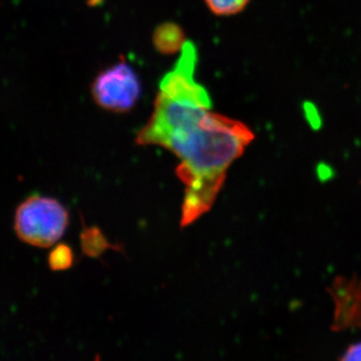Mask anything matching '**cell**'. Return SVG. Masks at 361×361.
I'll return each mask as SVG.
<instances>
[{
	"label": "cell",
	"instance_id": "1",
	"mask_svg": "<svg viewBox=\"0 0 361 361\" xmlns=\"http://www.w3.org/2000/svg\"><path fill=\"white\" fill-rule=\"evenodd\" d=\"M195 73L193 61L180 59L164 75L153 114L135 139L142 146L163 147L180 159L176 173L186 186L182 227L210 210L228 169L255 137L245 123L211 111L210 96Z\"/></svg>",
	"mask_w": 361,
	"mask_h": 361
},
{
	"label": "cell",
	"instance_id": "2",
	"mask_svg": "<svg viewBox=\"0 0 361 361\" xmlns=\"http://www.w3.org/2000/svg\"><path fill=\"white\" fill-rule=\"evenodd\" d=\"M68 214L54 199L33 196L18 207L14 229L21 241L39 248H49L65 234Z\"/></svg>",
	"mask_w": 361,
	"mask_h": 361
},
{
	"label": "cell",
	"instance_id": "3",
	"mask_svg": "<svg viewBox=\"0 0 361 361\" xmlns=\"http://www.w3.org/2000/svg\"><path fill=\"white\" fill-rule=\"evenodd\" d=\"M92 92L96 103L104 110L125 113L139 101L142 85L134 68L122 61L97 75Z\"/></svg>",
	"mask_w": 361,
	"mask_h": 361
},
{
	"label": "cell",
	"instance_id": "4",
	"mask_svg": "<svg viewBox=\"0 0 361 361\" xmlns=\"http://www.w3.org/2000/svg\"><path fill=\"white\" fill-rule=\"evenodd\" d=\"M330 294L336 304L334 329L361 327V279L338 278L332 285Z\"/></svg>",
	"mask_w": 361,
	"mask_h": 361
},
{
	"label": "cell",
	"instance_id": "5",
	"mask_svg": "<svg viewBox=\"0 0 361 361\" xmlns=\"http://www.w3.org/2000/svg\"><path fill=\"white\" fill-rule=\"evenodd\" d=\"M153 42L161 54H173L180 51L186 42L182 28L176 23H167L156 28Z\"/></svg>",
	"mask_w": 361,
	"mask_h": 361
},
{
	"label": "cell",
	"instance_id": "6",
	"mask_svg": "<svg viewBox=\"0 0 361 361\" xmlns=\"http://www.w3.org/2000/svg\"><path fill=\"white\" fill-rule=\"evenodd\" d=\"M251 0H205L207 6L218 16H235L243 11Z\"/></svg>",
	"mask_w": 361,
	"mask_h": 361
},
{
	"label": "cell",
	"instance_id": "7",
	"mask_svg": "<svg viewBox=\"0 0 361 361\" xmlns=\"http://www.w3.org/2000/svg\"><path fill=\"white\" fill-rule=\"evenodd\" d=\"M73 264V252L70 247L61 244L54 248L49 256V266L52 270H66Z\"/></svg>",
	"mask_w": 361,
	"mask_h": 361
},
{
	"label": "cell",
	"instance_id": "8",
	"mask_svg": "<svg viewBox=\"0 0 361 361\" xmlns=\"http://www.w3.org/2000/svg\"><path fill=\"white\" fill-rule=\"evenodd\" d=\"M87 235V239L85 237H82V244H84V250L87 252V254H94V255H97V254L101 253L103 251L104 247H106L104 244H106V240L104 239V237L102 236L101 233L97 232V230H89L87 233H85Z\"/></svg>",
	"mask_w": 361,
	"mask_h": 361
},
{
	"label": "cell",
	"instance_id": "9",
	"mask_svg": "<svg viewBox=\"0 0 361 361\" xmlns=\"http://www.w3.org/2000/svg\"><path fill=\"white\" fill-rule=\"evenodd\" d=\"M341 360H361V342L349 346V348L346 349L345 353H344V355L341 357Z\"/></svg>",
	"mask_w": 361,
	"mask_h": 361
}]
</instances>
